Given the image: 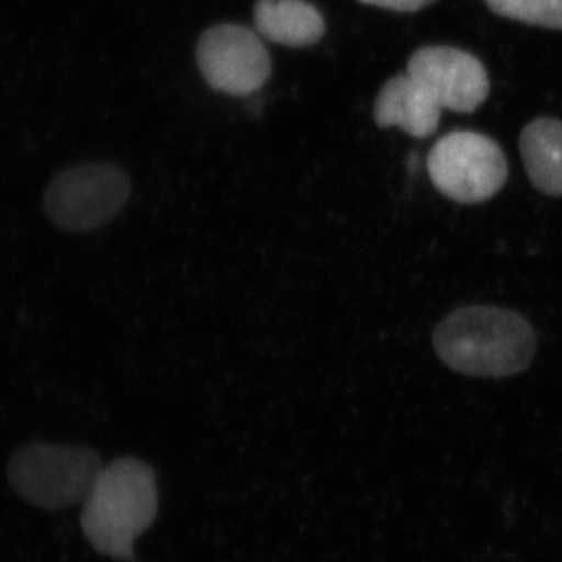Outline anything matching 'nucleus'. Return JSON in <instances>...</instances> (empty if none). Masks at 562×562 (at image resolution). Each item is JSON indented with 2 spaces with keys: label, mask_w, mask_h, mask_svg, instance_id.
<instances>
[{
  "label": "nucleus",
  "mask_w": 562,
  "mask_h": 562,
  "mask_svg": "<svg viewBox=\"0 0 562 562\" xmlns=\"http://www.w3.org/2000/svg\"><path fill=\"white\" fill-rule=\"evenodd\" d=\"M81 506V531L92 549L114 561L136 562V542L160 513L157 473L139 458H117L103 465Z\"/></svg>",
  "instance_id": "obj_1"
},
{
  "label": "nucleus",
  "mask_w": 562,
  "mask_h": 562,
  "mask_svg": "<svg viewBox=\"0 0 562 562\" xmlns=\"http://www.w3.org/2000/svg\"><path fill=\"white\" fill-rule=\"evenodd\" d=\"M536 346L530 322L498 306H464L443 317L432 333V347L450 369L480 379L525 371Z\"/></svg>",
  "instance_id": "obj_2"
},
{
  "label": "nucleus",
  "mask_w": 562,
  "mask_h": 562,
  "mask_svg": "<svg viewBox=\"0 0 562 562\" xmlns=\"http://www.w3.org/2000/svg\"><path fill=\"white\" fill-rule=\"evenodd\" d=\"M103 465L99 453L88 447L33 442L13 454L7 475L11 487L25 502L60 512L83 505Z\"/></svg>",
  "instance_id": "obj_3"
},
{
  "label": "nucleus",
  "mask_w": 562,
  "mask_h": 562,
  "mask_svg": "<svg viewBox=\"0 0 562 562\" xmlns=\"http://www.w3.org/2000/svg\"><path fill=\"white\" fill-rule=\"evenodd\" d=\"M131 180L106 162L72 166L57 173L44 192V213L65 232H90L113 221L131 198Z\"/></svg>",
  "instance_id": "obj_4"
},
{
  "label": "nucleus",
  "mask_w": 562,
  "mask_h": 562,
  "mask_svg": "<svg viewBox=\"0 0 562 562\" xmlns=\"http://www.w3.org/2000/svg\"><path fill=\"white\" fill-rule=\"evenodd\" d=\"M427 169L432 184L450 201H490L508 179L502 147L482 133L458 131L443 135L431 147Z\"/></svg>",
  "instance_id": "obj_5"
},
{
  "label": "nucleus",
  "mask_w": 562,
  "mask_h": 562,
  "mask_svg": "<svg viewBox=\"0 0 562 562\" xmlns=\"http://www.w3.org/2000/svg\"><path fill=\"white\" fill-rule=\"evenodd\" d=\"M199 69L214 91L254 94L272 74V60L257 32L241 24H217L202 33L198 43Z\"/></svg>",
  "instance_id": "obj_6"
},
{
  "label": "nucleus",
  "mask_w": 562,
  "mask_h": 562,
  "mask_svg": "<svg viewBox=\"0 0 562 562\" xmlns=\"http://www.w3.org/2000/svg\"><path fill=\"white\" fill-rule=\"evenodd\" d=\"M406 72L435 95L442 109L473 113L490 95L487 70L475 55L452 46H425L409 57Z\"/></svg>",
  "instance_id": "obj_7"
},
{
  "label": "nucleus",
  "mask_w": 562,
  "mask_h": 562,
  "mask_svg": "<svg viewBox=\"0 0 562 562\" xmlns=\"http://www.w3.org/2000/svg\"><path fill=\"white\" fill-rule=\"evenodd\" d=\"M442 106L420 81L398 74L383 85L373 105L380 128L398 127L414 138H428L438 131Z\"/></svg>",
  "instance_id": "obj_8"
},
{
  "label": "nucleus",
  "mask_w": 562,
  "mask_h": 562,
  "mask_svg": "<svg viewBox=\"0 0 562 562\" xmlns=\"http://www.w3.org/2000/svg\"><path fill=\"white\" fill-rule=\"evenodd\" d=\"M255 29L262 38L288 47H310L325 35V20L306 0H257Z\"/></svg>",
  "instance_id": "obj_9"
},
{
  "label": "nucleus",
  "mask_w": 562,
  "mask_h": 562,
  "mask_svg": "<svg viewBox=\"0 0 562 562\" xmlns=\"http://www.w3.org/2000/svg\"><path fill=\"white\" fill-rule=\"evenodd\" d=\"M520 155L532 187L542 194L562 195V122L539 117L520 133Z\"/></svg>",
  "instance_id": "obj_10"
},
{
  "label": "nucleus",
  "mask_w": 562,
  "mask_h": 562,
  "mask_svg": "<svg viewBox=\"0 0 562 562\" xmlns=\"http://www.w3.org/2000/svg\"><path fill=\"white\" fill-rule=\"evenodd\" d=\"M491 11L506 20L562 31V0H484Z\"/></svg>",
  "instance_id": "obj_11"
},
{
  "label": "nucleus",
  "mask_w": 562,
  "mask_h": 562,
  "mask_svg": "<svg viewBox=\"0 0 562 562\" xmlns=\"http://www.w3.org/2000/svg\"><path fill=\"white\" fill-rule=\"evenodd\" d=\"M364 5L376 7V9L401 11V13H414L422 9H427L431 3L438 0H358Z\"/></svg>",
  "instance_id": "obj_12"
}]
</instances>
